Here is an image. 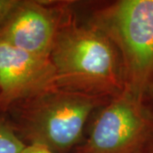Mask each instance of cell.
<instances>
[{"label": "cell", "mask_w": 153, "mask_h": 153, "mask_svg": "<svg viewBox=\"0 0 153 153\" xmlns=\"http://www.w3.org/2000/svg\"><path fill=\"white\" fill-rule=\"evenodd\" d=\"M49 59L59 87L110 98L125 88L120 53L111 39L93 24L60 22Z\"/></svg>", "instance_id": "obj_1"}, {"label": "cell", "mask_w": 153, "mask_h": 153, "mask_svg": "<svg viewBox=\"0 0 153 153\" xmlns=\"http://www.w3.org/2000/svg\"><path fill=\"white\" fill-rule=\"evenodd\" d=\"M111 98L55 85L13 105L10 124L27 146L73 152L82 142L89 116Z\"/></svg>", "instance_id": "obj_2"}, {"label": "cell", "mask_w": 153, "mask_h": 153, "mask_svg": "<svg viewBox=\"0 0 153 153\" xmlns=\"http://www.w3.org/2000/svg\"><path fill=\"white\" fill-rule=\"evenodd\" d=\"M153 128V116L127 88L104 105L88 136L72 153H135Z\"/></svg>", "instance_id": "obj_4"}, {"label": "cell", "mask_w": 153, "mask_h": 153, "mask_svg": "<svg viewBox=\"0 0 153 153\" xmlns=\"http://www.w3.org/2000/svg\"><path fill=\"white\" fill-rule=\"evenodd\" d=\"M60 22L55 13L40 2L20 1L0 29V40L49 59Z\"/></svg>", "instance_id": "obj_6"}, {"label": "cell", "mask_w": 153, "mask_h": 153, "mask_svg": "<svg viewBox=\"0 0 153 153\" xmlns=\"http://www.w3.org/2000/svg\"><path fill=\"white\" fill-rule=\"evenodd\" d=\"M19 0H0V29L19 4Z\"/></svg>", "instance_id": "obj_8"}, {"label": "cell", "mask_w": 153, "mask_h": 153, "mask_svg": "<svg viewBox=\"0 0 153 153\" xmlns=\"http://www.w3.org/2000/svg\"><path fill=\"white\" fill-rule=\"evenodd\" d=\"M135 153H153V128Z\"/></svg>", "instance_id": "obj_9"}, {"label": "cell", "mask_w": 153, "mask_h": 153, "mask_svg": "<svg viewBox=\"0 0 153 153\" xmlns=\"http://www.w3.org/2000/svg\"><path fill=\"white\" fill-rule=\"evenodd\" d=\"M56 85L55 67L43 58L0 40V111Z\"/></svg>", "instance_id": "obj_5"}, {"label": "cell", "mask_w": 153, "mask_h": 153, "mask_svg": "<svg viewBox=\"0 0 153 153\" xmlns=\"http://www.w3.org/2000/svg\"><path fill=\"white\" fill-rule=\"evenodd\" d=\"M93 25L120 53L127 88L143 98L153 78V0H120L97 13Z\"/></svg>", "instance_id": "obj_3"}, {"label": "cell", "mask_w": 153, "mask_h": 153, "mask_svg": "<svg viewBox=\"0 0 153 153\" xmlns=\"http://www.w3.org/2000/svg\"><path fill=\"white\" fill-rule=\"evenodd\" d=\"M143 102L153 116V82L151 83L143 95Z\"/></svg>", "instance_id": "obj_10"}, {"label": "cell", "mask_w": 153, "mask_h": 153, "mask_svg": "<svg viewBox=\"0 0 153 153\" xmlns=\"http://www.w3.org/2000/svg\"><path fill=\"white\" fill-rule=\"evenodd\" d=\"M26 146L9 121L0 120V153H21Z\"/></svg>", "instance_id": "obj_7"}, {"label": "cell", "mask_w": 153, "mask_h": 153, "mask_svg": "<svg viewBox=\"0 0 153 153\" xmlns=\"http://www.w3.org/2000/svg\"><path fill=\"white\" fill-rule=\"evenodd\" d=\"M21 153H54L53 152L49 151V149L40 146H27L26 148L22 151Z\"/></svg>", "instance_id": "obj_11"}, {"label": "cell", "mask_w": 153, "mask_h": 153, "mask_svg": "<svg viewBox=\"0 0 153 153\" xmlns=\"http://www.w3.org/2000/svg\"><path fill=\"white\" fill-rule=\"evenodd\" d=\"M153 82V78H152V82H151V83H152ZM151 83H150V84H151Z\"/></svg>", "instance_id": "obj_12"}]
</instances>
